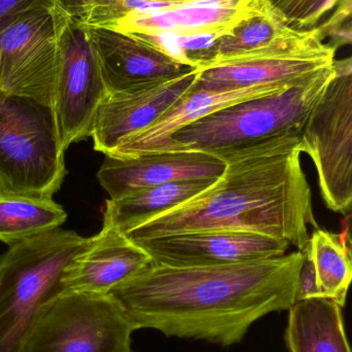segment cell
<instances>
[{
	"mask_svg": "<svg viewBox=\"0 0 352 352\" xmlns=\"http://www.w3.org/2000/svg\"><path fill=\"white\" fill-rule=\"evenodd\" d=\"M291 86L295 85H260L227 90H203L194 86L152 125L122 140L107 156L132 158L156 152L178 130L218 109Z\"/></svg>",
	"mask_w": 352,
	"mask_h": 352,
	"instance_id": "obj_16",
	"label": "cell"
},
{
	"mask_svg": "<svg viewBox=\"0 0 352 352\" xmlns=\"http://www.w3.org/2000/svg\"><path fill=\"white\" fill-rule=\"evenodd\" d=\"M147 1L157 2V3H163L169 6H177L190 3V2L198 1V0H147Z\"/></svg>",
	"mask_w": 352,
	"mask_h": 352,
	"instance_id": "obj_25",
	"label": "cell"
},
{
	"mask_svg": "<svg viewBox=\"0 0 352 352\" xmlns=\"http://www.w3.org/2000/svg\"><path fill=\"white\" fill-rule=\"evenodd\" d=\"M151 264L150 256L126 234L103 223L64 269L60 289L61 293L110 294Z\"/></svg>",
	"mask_w": 352,
	"mask_h": 352,
	"instance_id": "obj_13",
	"label": "cell"
},
{
	"mask_svg": "<svg viewBox=\"0 0 352 352\" xmlns=\"http://www.w3.org/2000/svg\"><path fill=\"white\" fill-rule=\"evenodd\" d=\"M134 331L110 294L60 293L43 306L22 352H134Z\"/></svg>",
	"mask_w": 352,
	"mask_h": 352,
	"instance_id": "obj_7",
	"label": "cell"
},
{
	"mask_svg": "<svg viewBox=\"0 0 352 352\" xmlns=\"http://www.w3.org/2000/svg\"><path fill=\"white\" fill-rule=\"evenodd\" d=\"M52 0H0V30L23 12Z\"/></svg>",
	"mask_w": 352,
	"mask_h": 352,
	"instance_id": "obj_24",
	"label": "cell"
},
{
	"mask_svg": "<svg viewBox=\"0 0 352 352\" xmlns=\"http://www.w3.org/2000/svg\"><path fill=\"white\" fill-rule=\"evenodd\" d=\"M152 265L173 268L217 266L284 256L289 244L250 232L208 231L169 234L134 241Z\"/></svg>",
	"mask_w": 352,
	"mask_h": 352,
	"instance_id": "obj_10",
	"label": "cell"
},
{
	"mask_svg": "<svg viewBox=\"0 0 352 352\" xmlns=\"http://www.w3.org/2000/svg\"><path fill=\"white\" fill-rule=\"evenodd\" d=\"M301 268L298 275L297 291H296V302L306 301V300L322 298L318 287L316 278L315 268L310 258L307 248L304 252Z\"/></svg>",
	"mask_w": 352,
	"mask_h": 352,
	"instance_id": "obj_23",
	"label": "cell"
},
{
	"mask_svg": "<svg viewBox=\"0 0 352 352\" xmlns=\"http://www.w3.org/2000/svg\"><path fill=\"white\" fill-rule=\"evenodd\" d=\"M2 92H0V94H1Z\"/></svg>",
	"mask_w": 352,
	"mask_h": 352,
	"instance_id": "obj_26",
	"label": "cell"
},
{
	"mask_svg": "<svg viewBox=\"0 0 352 352\" xmlns=\"http://www.w3.org/2000/svg\"><path fill=\"white\" fill-rule=\"evenodd\" d=\"M335 74L334 63L285 90L218 109L178 130L156 152H200L219 158L273 138L300 136Z\"/></svg>",
	"mask_w": 352,
	"mask_h": 352,
	"instance_id": "obj_3",
	"label": "cell"
},
{
	"mask_svg": "<svg viewBox=\"0 0 352 352\" xmlns=\"http://www.w3.org/2000/svg\"><path fill=\"white\" fill-rule=\"evenodd\" d=\"M63 21L52 0L0 30V92L53 107Z\"/></svg>",
	"mask_w": 352,
	"mask_h": 352,
	"instance_id": "obj_8",
	"label": "cell"
},
{
	"mask_svg": "<svg viewBox=\"0 0 352 352\" xmlns=\"http://www.w3.org/2000/svg\"><path fill=\"white\" fill-rule=\"evenodd\" d=\"M262 0H198L161 10L132 12L110 29L127 34H229L262 6Z\"/></svg>",
	"mask_w": 352,
	"mask_h": 352,
	"instance_id": "obj_15",
	"label": "cell"
},
{
	"mask_svg": "<svg viewBox=\"0 0 352 352\" xmlns=\"http://www.w3.org/2000/svg\"><path fill=\"white\" fill-rule=\"evenodd\" d=\"M221 159L200 152H155L132 158L105 156L97 173L111 200L136 190L180 180L219 178L225 170Z\"/></svg>",
	"mask_w": 352,
	"mask_h": 352,
	"instance_id": "obj_14",
	"label": "cell"
},
{
	"mask_svg": "<svg viewBox=\"0 0 352 352\" xmlns=\"http://www.w3.org/2000/svg\"><path fill=\"white\" fill-rule=\"evenodd\" d=\"M336 74L300 135L302 153L313 161L327 207L346 215L352 204V62L339 60Z\"/></svg>",
	"mask_w": 352,
	"mask_h": 352,
	"instance_id": "obj_6",
	"label": "cell"
},
{
	"mask_svg": "<svg viewBox=\"0 0 352 352\" xmlns=\"http://www.w3.org/2000/svg\"><path fill=\"white\" fill-rule=\"evenodd\" d=\"M218 178L180 180L136 190L117 200L107 201L103 223L126 234L134 228L187 202L210 188Z\"/></svg>",
	"mask_w": 352,
	"mask_h": 352,
	"instance_id": "obj_19",
	"label": "cell"
},
{
	"mask_svg": "<svg viewBox=\"0 0 352 352\" xmlns=\"http://www.w3.org/2000/svg\"><path fill=\"white\" fill-rule=\"evenodd\" d=\"M287 26L296 30L315 28L320 19L341 0H262Z\"/></svg>",
	"mask_w": 352,
	"mask_h": 352,
	"instance_id": "obj_22",
	"label": "cell"
},
{
	"mask_svg": "<svg viewBox=\"0 0 352 352\" xmlns=\"http://www.w3.org/2000/svg\"><path fill=\"white\" fill-rule=\"evenodd\" d=\"M200 70L179 78L122 92H107L93 121L94 148L109 155L122 140L146 129L196 85Z\"/></svg>",
	"mask_w": 352,
	"mask_h": 352,
	"instance_id": "obj_12",
	"label": "cell"
},
{
	"mask_svg": "<svg viewBox=\"0 0 352 352\" xmlns=\"http://www.w3.org/2000/svg\"><path fill=\"white\" fill-rule=\"evenodd\" d=\"M347 230L342 235L316 228L310 236L307 250L315 268L320 294L344 307L352 279L351 248Z\"/></svg>",
	"mask_w": 352,
	"mask_h": 352,
	"instance_id": "obj_21",
	"label": "cell"
},
{
	"mask_svg": "<svg viewBox=\"0 0 352 352\" xmlns=\"http://www.w3.org/2000/svg\"><path fill=\"white\" fill-rule=\"evenodd\" d=\"M300 136L273 138L222 155L223 175L204 192L127 232L132 241L185 232H250L309 245L318 228L301 163Z\"/></svg>",
	"mask_w": 352,
	"mask_h": 352,
	"instance_id": "obj_2",
	"label": "cell"
},
{
	"mask_svg": "<svg viewBox=\"0 0 352 352\" xmlns=\"http://www.w3.org/2000/svg\"><path fill=\"white\" fill-rule=\"evenodd\" d=\"M336 49L327 47L310 53L269 55L221 64L200 70L196 89L227 90L260 85H296L335 63Z\"/></svg>",
	"mask_w": 352,
	"mask_h": 352,
	"instance_id": "obj_17",
	"label": "cell"
},
{
	"mask_svg": "<svg viewBox=\"0 0 352 352\" xmlns=\"http://www.w3.org/2000/svg\"><path fill=\"white\" fill-rule=\"evenodd\" d=\"M53 107L0 94V195L53 198L65 177Z\"/></svg>",
	"mask_w": 352,
	"mask_h": 352,
	"instance_id": "obj_5",
	"label": "cell"
},
{
	"mask_svg": "<svg viewBox=\"0 0 352 352\" xmlns=\"http://www.w3.org/2000/svg\"><path fill=\"white\" fill-rule=\"evenodd\" d=\"M303 254L206 267L151 264L110 292L134 330L231 346L250 327L296 303Z\"/></svg>",
	"mask_w": 352,
	"mask_h": 352,
	"instance_id": "obj_1",
	"label": "cell"
},
{
	"mask_svg": "<svg viewBox=\"0 0 352 352\" xmlns=\"http://www.w3.org/2000/svg\"><path fill=\"white\" fill-rule=\"evenodd\" d=\"M107 94L86 27L64 16L53 109L62 146L90 138L95 113Z\"/></svg>",
	"mask_w": 352,
	"mask_h": 352,
	"instance_id": "obj_9",
	"label": "cell"
},
{
	"mask_svg": "<svg viewBox=\"0 0 352 352\" xmlns=\"http://www.w3.org/2000/svg\"><path fill=\"white\" fill-rule=\"evenodd\" d=\"M68 219L53 198L0 195V241L8 246L58 229Z\"/></svg>",
	"mask_w": 352,
	"mask_h": 352,
	"instance_id": "obj_20",
	"label": "cell"
},
{
	"mask_svg": "<svg viewBox=\"0 0 352 352\" xmlns=\"http://www.w3.org/2000/svg\"><path fill=\"white\" fill-rule=\"evenodd\" d=\"M86 28L107 92L145 88L196 69L134 35L103 27Z\"/></svg>",
	"mask_w": 352,
	"mask_h": 352,
	"instance_id": "obj_11",
	"label": "cell"
},
{
	"mask_svg": "<svg viewBox=\"0 0 352 352\" xmlns=\"http://www.w3.org/2000/svg\"><path fill=\"white\" fill-rule=\"evenodd\" d=\"M285 342L291 352H351L342 307L324 298L296 302Z\"/></svg>",
	"mask_w": 352,
	"mask_h": 352,
	"instance_id": "obj_18",
	"label": "cell"
},
{
	"mask_svg": "<svg viewBox=\"0 0 352 352\" xmlns=\"http://www.w3.org/2000/svg\"><path fill=\"white\" fill-rule=\"evenodd\" d=\"M87 239L58 228L12 244L0 256V352H22L43 306L61 293L64 269Z\"/></svg>",
	"mask_w": 352,
	"mask_h": 352,
	"instance_id": "obj_4",
	"label": "cell"
}]
</instances>
